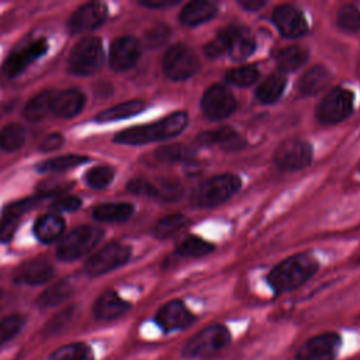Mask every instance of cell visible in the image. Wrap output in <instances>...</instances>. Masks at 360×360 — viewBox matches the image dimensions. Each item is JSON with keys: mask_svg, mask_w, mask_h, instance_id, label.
<instances>
[{"mask_svg": "<svg viewBox=\"0 0 360 360\" xmlns=\"http://www.w3.org/2000/svg\"><path fill=\"white\" fill-rule=\"evenodd\" d=\"M82 205V201L77 198V197H73V195H68V197H62L56 201H53L51 204V210L56 211V212H60V211H76L77 208H80Z\"/></svg>", "mask_w": 360, "mask_h": 360, "instance_id": "cell-45", "label": "cell"}, {"mask_svg": "<svg viewBox=\"0 0 360 360\" xmlns=\"http://www.w3.org/2000/svg\"><path fill=\"white\" fill-rule=\"evenodd\" d=\"M342 345L336 332L318 333L305 340L295 353V360H335Z\"/></svg>", "mask_w": 360, "mask_h": 360, "instance_id": "cell-11", "label": "cell"}, {"mask_svg": "<svg viewBox=\"0 0 360 360\" xmlns=\"http://www.w3.org/2000/svg\"><path fill=\"white\" fill-rule=\"evenodd\" d=\"M273 21L278 31L287 38H298L308 31V24L301 10L290 4L276 7L273 11Z\"/></svg>", "mask_w": 360, "mask_h": 360, "instance_id": "cell-14", "label": "cell"}, {"mask_svg": "<svg viewBox=\"0 0 360 360\" xmlns=\"http://www.w3.org/2000/svg\"><path fill=\"white\" fill-rule=\"evenodd\" d=\"M259 76H260L259 69L253 65H245V66L231 69L225 75V77L229 83H232L235 86H240V87L253 84L259 79Z\"/></svg>", "mask_w": 360, "mask_h": 360, "instance_id": "cell-38", "label": "cell"}, {"mask_svg": "<svg viewBox=\"0 0 360 360\" xmlns=\"http://www.w3.org/2000/svg\"><path fill=\"white\" fill-rule=\"evenodd\" d=\"M229 31V44H228V53L235 60H243L249 58L255 48L256 41L252 35V32L245 27H228Z\"/></svg>", "mask_w": 360, "mask_h": 360, "instance_id": "cell-22", "label": "cell"}, {"mask_svg": "<svg viewBox=\"0 0 360 360\" xmlns=\"http://www.w3.org/2000/svg\"><path fill=\"white\" fill-rule=\"evenodd\" d=\"M229 329L222 323H212L193 335L183 346L181 354L188 359H208L231 345Z\"/></svg>", "mask_w": 360, "mask_h": 360, "instance_id": "cell-3", "label": "cell"}, {"mask_svg": "<svg viewBox=\"0 0 360 360\" xmlns=\"http://www.w3.org/2000/svg\"><path fill=\"white\" fill-rule=\"evenodd\" d=\"M187 222H188V219L183 214H170L158 221V224L155 225L153 233L159 239L170 238L172 235L181 231Z\"/></svg>", "mask_w": 360, "mask_h": 360, "instance_id": "cell-36", "label": "cell"}, {"mask_svg": "<svg viewBox=\"0 0 360 360\" xmlns=\"http://www.w3.org/2000/svg\"><path fill=\"white\" fill-rule=\"evenodd\" d=\"M240 179L236 174L224 173L205 180L194 193L193 202L197 207L210 208L222 204L240 188Z\"/></svg>", "mask_w": 360, "mask_h": 360, "instance_id": "cell-4", "label": "cell"}, {"mask_svg": "<svg viewBox=\"0 0 360 360\" xmlns=\"http://www.w3.org/2000/svg\"><path fill=\"white\" fill-rule=\"evenodd\" d=\"M27 138V131L21 124L10 122L0 131V148L7 152L20 149Z\"/></svg>", "mask_w": 360, "mask_h": 360, "instance_id": "cell-32", "label": "cell"}, {"mask_svg": "<svg viewBox=\"0 0 360 360\" xmlns=\"http://www.w3.org/2000/svg\"><path fill=\"white\" fill-rule=\"evenodd\" d=\"M0 298H1V290H0Z\"/></svg>", "mask_w": 360, "mask_h": 360, "instance_id": "cell-51", "label": "cell"}, {"mask_svg": "<svg viewBox=\"0 0 360 360\" xmlns=\"http://www.w3.org/2000/svg\"><path fill=\"white\" fill-rule=\"evenodd\" d=\"M46 51H48L46 39L39 38L31 42L28 46L10 53V56L6 59L3 66L4 75L7 77H14L20 75L22 70L27 69V66H30L34 60L41 58Z\"/></svg>", "mask_w": 360, "mask_h": 360, "instance_id": "cell-15", "label": "cell"}, {"mask_svg": "<svg viewBox=\"0 0 360 360\" xmlns=\"http://www.w3.org/2000/svg\"><path fill=\"white\" fill-rule=\"evenodd\" d=\"M70 316H72V309H66V311H63V312H60V314H58L51 322H49V325H48V329L49 330H58V329H60L63 325H66L68 323V321L70 319Z\"/></svg>", "mask_w": 360, "mask_h": 360, "instance_id": "cell-48", "label": "cell"}, {"mask_svg": "<svg viewBox=\"0 0 360 360\" xmlns=\"http://www.w3.org/2000/svg\"><path fill=\"white\" fill-rule=\"evenodd\" d=\"M200 145H218L226 152H235L245 148V139L231 127H219L211 131H204L197 136Z\"/></svg>", "mask_w": 360, "mask_h": 360, "instance_id": "cell-18", "label": "cell"}, {"mask_svg": "<svg viewBox=\"0 0 360 360\" xmlns=\"http://www.w3.org/2000/svg\"><path fill=\"white\" fill-rule=\"evenodd\" d=\"M354 107V96L343 87L329 90L316 108V118L322 124H338L346 120Z\"/></svg>", "mask_w": 360, "mask_h": 360, "instance_id": "cell-6", "label": "cell"}, {"mask_svg": "<svg viewBox=\"0 0 360 360\" xmlns=\"http://www.w3.org/2000/svg\"><path fill=\"white\" fill-rule=\"evenodd\" d=\"M103 238V229L91 225H82L72 229L62 238L56 249V256L60 260H76L87 255Z\"/></svg>", "mask_w": 360, "mask_h": 360, "instance_id": "cell-5", "label": "cell"}, {"mask_svg": "<svg viewBox=\"0 0 360 360\" xmlns=\"http://www.w3.org/2000/svg\"><path fill=\"white\" fill-rule=\"evenodd\" d=\"M139 3L149 8H163V7H170L177 4L179 0H142Z\"/></svg>", "mask_w": 360, "mask_h": 360, "instance_id": "cell-49", "label": "cell"}, {"mask_svg": "<svg viewBox=\"0 0 360 360\" xmlns=\"http://www.w3.org/2000/svg\"><path fill=\"white\" fill-rule=\"evenodd\" d=\"M48 360H94V356L86 343L75 342L56 349Z\"/></svg>", "mask_w": 360, "mask_h": 360, "instance_id": "cell-33", "label": "cell"}, {"mask_svg": "<svg viewBox=\"0 0 360 360\" xmlns=\"http://www.w3.org/2000/svg\"><path fill=\"white\" fill-rule=\"evenodd\" d=\"M228 44H229V31L228 27L221 30L205 46L204 52L210 58H217L221 56L222 53L228 52Z\"/></svg>", "mask_w": 360, "mask_h": 360, "instance_id": "cell-42", "label": "cell"}, {"mask_svg": "<svg viewBox=\"0 0 360 360\" xmlns=\"http://www.w3.org/2000/svg\"><path fill=\"white\" fill-rule=\"evenodd\" d=\"M87 160L89 158L82 155H62L49 160H44L38 163L35 167L38 172H63L75 166H79Z\"/></svg>", "mask_w": 360, "mask_h": 360, "instance_id": "cell-35", "label": "cell"}, {"mask_svg": "<svg viewBox=\"0 0 360 360\" xmlns=\"http://www.w3.org/2000/svg\"><path fill=\"white\" fill-rule=\"evenodd\" d=\"M129 308V302L122 300L115 291H105L97 298L93 311L96 318L103 321H112L128 312Z\"/></svg>", "mask_w": 360, "mask_h": 360, "instance_id": "cell-21", "label": "cell"}, {"mask_svg": "<svg viewBox=\"0 0 360 360\" xmlns=\"http://www.w3.org/2000/svg\"><path fill=\"white\" fill-rule=\"evenodd\" d=\"M139 58V42L134 37L117 38L110 48V66L114 70L132 68Z\"/></svg>", "mask_w": 360, "mask_h": 360, "instance_id": "cell-17", "label": "cell"}, {"mask_svg": "<svg viewBox=\"0 0 360 360\" xmlns=\"http://www.w3.org/2000/svg\"><path fill=\"white\" fill-rule=\"evenodd\" d=\"M103 63V46L97 37L82 38L70 52L69 69L76 75H91Z\"/></svg>", "mask_w": 360, "mask_h": 360, "instance_id": "cell-7", "label": "cell"}, {"mask_svg": "<svg viewBox=\"0 0 360 360\" xmlns=\"http://www.w3.org/2000/svg\"><path fill=\"white\" fill-rule=\"evenodd\" d=\"M134 212L129 202H105L94 208L93 217L100 222H124Z\"/></svg>", "mask_w": 360, "mask_h": 360, "instance_id": "cell-28", "label": "cell"}, {"mask_svg": "<svg viewBox=\"0 0 360 360\" xmlns=\"http://www.w3.org/2000/svg\"><path fill=\"white\" fill-rule=\"evenodd\" d=\"M35 204H37V198H25V200L17 201L14 204H10L4 210L3 218L0 222V240L1 242H8L13 238L21 215H24Z\"/></svg>", "mask_w": 360, "mask_h": 360, "instance_id": "cell-23", "label": "cell"}, {"mask_svg": "<svg viewBox=\"0 0 360 360\" xmlns=\"http://www.w3.org/2000/svg\"><path fill=\"white\" fill-rule=\"evenodd\" d=\"M312 160L311 145L301 138H290L284 141L274 153V163L287 172L305 169Z\"/></svg>", "mask_w": 360, "mask_h": 360, "instance_id": "cell-10", "label": "cell"}, {"mask_svg": "<svg viewBox=\"0 0 360 360\" xmlns=\"http://www.w3.org/2000/svg\"><path fill=\"white\" fill-rule=\"evenodd\" d=\"M307 60H308L307 49H304V48H301L298 45L283 48L276 55L277 66L283 72H294L298 68H301L302 65H305Z\"/></svg>", "mask_w": 360, "mask_h": 360, "instance_id": "cell-29", "label": "cell"}, {"mask_svg": "<svg viewBox=\"0 0 360 360\" xmlns=\"http://www.w3.org/2000/svg\"><path fill=\"white\" fill-rule=\"evenodd\" d=\"M53 94L51 91H41L35 94L24 107V117L28 121L37 122L46 117V114L51 111V103H52Z\"/></svg>", "mask_w": 360, "mask_h": 360, "instance_id": "cell-31", "label": "cell"}, {"mask_svg": "<svg viewBox=\"0 0 360 360\" xmlns=\"http://www.w3.org/2000/svg\"><path fill=\"white\" fill-rule=\"evenodd\" d=\"M187 122H188L187 112L176 111L156 122L136 125V127H131L124 131H120L114 136V141L124 145H143L149 142L165 141L180 134L187 127Z\"/></svg>", "mask_w": 360, "mask_h": 360, "instance_id": "cell-2", "label": "cell"}, {"mask_svg": "<svg viewBox=\"0 0 360 360\" xmlns=\"http://www.w3.org/2000/svg\"><path fill=\"white\" fill-rule=\"evenodd\" d=\"M195 321L197 316L184 305L181 300L167 301L155 314V322L165 333L184 330Z\"/></svg>", "mask_w": 360, "mask_h": 360, "instance_id": "cell-12", "label": "cell"}, {"mask_svg": "<svg viewBox=\"0 0 360 360\" xmlns=\"http://www.w3.org/2000/svg\"><path fill=\"white\" fill-rule=\"evenodd\" d=\"M143 108H145V103L142 100H128V101L120 103L114 107H110L107 110H103L101 112L97 114L96 121L97 122H111V121L129 118V117L139 114Z\"/></svg>", "mask_w": 360, "mask_h": 360, "instance_id": "cell-27", "label": "cell"}, {"mask_svg": "<svg viewBox=\"0 0 360 360\" xmlns=\"http://www.w3.org/2000/svg\"><path fill=\"white\" fill-rule=\"evenodd\" d=\"M338 25L345 31H359L360 30V10L353 4H346L339 8L336 15Z\"/></svg>", "mask_w": 360, "mask_h": 360, "instance_id": "cell-40", "label": "cell"}, {"mask_svg": "<svg viewBox=\"0 0 360 360\" xmlns=\"http://www.w3.org/2000/svg\"><path fill=\"white\" fill-rule=\"evenodd\" d=\"M107 18V7L100 1H91L80 6L69 18L72 32H86L97 28Z\"/></svg>", "mask_w": 360, "mask_h": 360, "instance_id": "cell-16", "label": "cell"}, {"mask_svg": "<svg viewBox=\"0 0 360 360\" xmlns=\"http://www.w3.org/2000/svg\"><path fill=\"white\" fill-rule=\"evenodd\" d=\"M359 72H360V65H359Z\"/></svg>", "mask_w": 360, "mask_h": 360, "instance_id": "cell-52", "label": "cell"}, {"mask_svg": "<svg viewBox=\"0 0 360 360\" xmlns=\"http://www.w3.org/2000/svg\"><path fill=\"white\" fill-rule=\"evenodd\" d=\"M285 87V77L283 75H270L256 89V97L260 103L271 104L277 101Z\"/></svg>", "mask_w": 360, "mask_h": 360, "instance_id": "cell-30", "label": "cell"}, {"mask_svg": "<svg viewBox=\"0 0 360 360\" xmlns=\"http://www.w3.org/2000/svg\"><path fill=\"white\" fill-rule=\"evenodd\" d=\"M128 191L134 193V194H139V195H148V197H159V191H158V186L152 184L150 181L145 180V179H132L128 186H127Z\"/></svg>", "mask_w": 360, "mask_h": 360, "instance_id": "cell-44", "label": "cell"}, {"mask_svg": "<svg viewBox=\"0 0 360 360\" xmlns=\"http://www.w3.org/2000/svg\"><path fill=\"white\" fill-rule=\"evenodd\" d=\"M218 13V7L212 1L194 0L187 3L180 11V21L184 25H198L210 21Z\"/></svg>", "mask_w": 360, "mask_h": 360, "instance_id": "cell-24", "label": "cell"}, {"mask_svg": "<svg viewBox=\"0 0 360 360\" xmlns=\"http://www.w3.org/2000/svg\"><path fill=\"white\" fill-rule=\"evenodd\" d=\"M65 231V221L59 214H46L37 219L34 225L35 236L45 243L55 242Z\"/></svg>", "mask_w": 360, "mask_h": 360, "instance_id": "cell-26", "label": "cell"}, {"mask_svg": "<svg viewBox=\"0 0 360 360\" xmlns=\"http://www.w3.org/2000/svg\"><path fill=\"white\" fill-rule=\"evenodd\" d=\"M84 105V94L77 89H66L53 94L51 111L63 118L77 115Z\"/></svg>", "mask_w": 360, "mask_h": 360, "instance_id": "cell-20", "label": "cell"}, {"mask_svg": "<svg viewBox=\"0 0 360 360\" xmlns=\"http://www.w3.org/2000/svg\"><path fill=\"white\" fill-rule=\"evenodd\" d=\"M24 325V319L20 315H8L0 321V345L14 338L21 326Z\"/></svg>", "mask_w": 360, "mask_h": 360, "instance_id": "cell-43", "label": "cell"}, {"mask_svg": "<svg viewBox=\"0 0 360 360\" xmlns=\"http://www.w3.org/2000/svg\"><path fill=\"white\" fill-rule=\"evenodd\" d=\"M195 150L188 148V146H183V145H167V146H162L159 149L155 150V158L159 162H181V160H187L191 159L194 156Z\"/></svg>", "mask_w": 360, "mask_h": 360, "instance_id": "cell-39", "label": "cell"}, {"mask_svg": "<svg viewBox=\"0 0 360 360\" xmlns=\"http://www.w3.org/2000/svg\"><path fill=\"white\" fill-rule=\"evenodd\" d=\"M318 267L319 263L312 255L298 253L276 264L267 274V284L276 294L290 292L308 281Z\"/></svg>", "mask_w": 360, "mask_h": 360, "instance_id": "cell-1", "label": "cell"}, {"mask_svg": "<svg viewBox=\"0 0 360 360\" xmlns=\"http://www.w3.org/2000/svg\"><path fill=\"white\" fill-rule=\"evenodd\" d=\"M53 276V267L44 259H32L17 267L14 280L30 285H37L48 281Z\"/></svg>", "mask_w": 360, "mask_h": 360, "instance_id": "cell-19", "label": "cell"}, {"mask_svg": "<svg viewBox=\"0 0 360 360\" xmlns=\"http://www.w3.org/2000/svg\"><path fill=\"white\" fill-rule=\"evenodd\" d=\"M212 249L214 246L211 243L194 235L183 239L177 246V252L186 257H202L212 252Z\"/></svg>", "mask_w": 360, "mask_h": 360, "instance_id": "cell-37", "label": "cell"}, {"mask_svg": "<svg viewBox=\"0 0 360 360\" xmlns=\"http://www.w3.org/2000/svg\"><path fill=\"white\" fill-rule=\"evenodd\" d=\"M201 108L207 118L219 121L229 117L235 111L236 101L231 90H228L225 86L212 84L202 96Z\"/></svg>", "mask_w": 360, "mask_h": 360, "instance_id": "cell-13", "label": "cell"}, {"mask_svg": "<svg viewBox=\"0 0 360 360\" xmlns=\"http://www.w3.org/2000/svg\"><path fill=\"white\" fill-rule=\"evenodd\" d=\"M162 66L169 79L186 80L198 70V59L191 48L177 44L166 51Z\"/></svg>", "mask_w": 360, "mask_h": 360, "instance_id": "cell-8", "label": "cell"}, {"mask_svg": "<svg viewBox=\"0 0 360 360\" xmlns=\"http://www.w3.org/2000/svg\"><path fill=\"white\" fill-rule=\"evenodd\" d=\"M114 179V170L110 166H96L86 173V183L96 190L105 188Z\"/></svg>", "mask_w": 360, "mask_h": 360, "instance_id": "cell-41", "label": "cell"}, {"mask_svg": "<svg viewBox=\"0 0 360 360\" xmlns=\"http://www.w3.org/2000/svg\"><path fill=\"white\" fill-rule=\"evenodd\" d=\"M332 75L325 66H314L307 70L300 80V91L304 96H314L326 89L330 83Z\"/></svg>", "mask_w": 360, "mask_h": 360, "instance_id": "cell-25", "label": "cell"}, {"mask_svg": "<svg viewBox=\"0 0 360 360\" xmlns=\"http://www.w3.org/2000/svg\"><path fill=\"white\" fill-rule=\"evenodd\" d=\"M72 295V287L68 281H59L52 284L45 291H42L37 300L39 307H55L62 304Z\"/></svg>", "mask_w": 360, "mask_h": 360, "instance_id": "cell-34", "label": "cell"}, {"mask_svg": "<svg viewBox=\"0 0 360 360\" xmlns=\"http://www.w3.org/2000/svg\"><path fill=\"white\" fill-rule=\"evenodd\" d=\"M129 256H131V248L128 245H124L120 242H111L104 248H101L94 255H91L87 259L84 269L90 276H101L127 263Z\"/></svg>", "mask_w": 360, "mask_h": 360, "instance_id": "cell-9", "label": "cell"}, {"mask_svg": "<svg viewBox=\"0 0 360 360\" xmlns=\"http://www.w3.org/2000/svg\"><path fill=\"white\" fill-rule=\"evenodd\" d=\"M63 143V136L58 132H53V134H49L39 145V149L44 150V152H51V150H55V149H59Z\"/></svg>", "mask_w": 360, "mask_h": 360, "instance_id": "cell-47", "label": "cell"}, {"mask_svg": "<svg viewBox=\"0 0 360 360\" xmlns=\"http://www.w3.org/2000/svg\"><path fill=\"white\" fill-rule=\"evenodd\" d=\"M167 35H169V30L166 25H156L150 31H148L145 38L149 46H159L162 42L166 41Z\"/></svg>", "mask_w": 360, "mask_h": 360, "instance_id": "cell-46", "label": "cell"}, {"mask_svg": "<svg viewBox=\"0 0 360 360\" xmlns=\"http://www.w3.org/2000/svg\"><path fill=\"white\" fill-rule=\"evenodd\" d=\"M238 3H239V6H242L243 8H246L249 11H256L266 6L264 0H239Z\"/></svg>", "mask_w": 360, "mask_h": 360, "instance_id": "cell-50", "label": "cell"}]
</instances>
